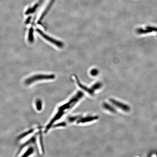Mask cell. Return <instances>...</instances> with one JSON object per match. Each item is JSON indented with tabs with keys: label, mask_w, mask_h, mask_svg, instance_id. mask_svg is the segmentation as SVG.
<instances>
[{
	"label": "cell",
	"mask_w": 157,
	"mask_h": 157,
	"mask_svg": "<svg viewBox=\"0 0 157 157\" xmlns=\"http://www.w3.org/2000/svg\"></svg>",
	"instance_id": "ac0fdd59"
},
{
	"label": "cell",
	"mask_w": 157,
	"mask_h": 157,
	"mask_svg": "<svg viewBox=\"0 0 157 157\" xmlns=\"http://www.w3.org/2000/svg\"><path fill=\"white\" fill-rule=\"evenodd\" d=\"M83 94L81 92H78L76 94L73 96L67 102L64 104L60 106L57 110V112L52 118L49 123L47 124L45 128V133L47 132L50 129L53 124L58 121L60 118L63 117L66 113L69 111L71 109L77 104V103L83 97Z\"/></svg>",
	"instance_id": "6da1fadb"
},
{
	"label": "cell",
	"mask_w": 157,
	"mask_h": 157,
	"mask_svg": "<svg viewBox=\"0 0 157 157\" xmlns=\"http://www.w3.org/2000/svg\"><path fill=\"white\" fill-rule=\"evenodd\" d=\"M97 119V117L96 116H87L83 118H79L77 121V123L78 124L92 122L96 120Z\"/></svg>",
	"instance_id": "5b68a950"
},
{
	"label": "cell",
	"mask_w": 157,
	"mask_h": 157,
	"mask_svg": "<svg viewBox=\"0 0 157 157\" xmlns=\"http://www.w3.org/2000/svg\"><path fill=\"white\" fill-rule=\"evenodd\" d=\"M103 107L105 109H107V110H109L110 112H113V113H115L116 112V110L115 109V108H114L110 105L108 104L107 103H104L103 104Z\"/></svg>",
	"instance_id": "ba28073f"
},
{
	"label": "cell",
	"mask_w": 157,
	"mask_h": 157,
	"mask_svg": "<svg viewBox=\"0 0 157 157\" xmlns=\"http://www.w3.org/2000/svg\"><path fill=\"white\" fill-rule=\"evenodd\" d=\"M34 131V129H32L29 130L28 131L26 132L23 133H22V134L20 135V136H19L18 138H19V139H20V138H24V137H25L27 136H28V135H29L31 133H32Z\"/></svg>",
	"instance_id": "8fae6325"
},
{
	"label": "cell",
	"mask_w": 157,
	"mask_h": 157,
	"mask_svg": "<svg viewBox=\"0 0 157 157\" xmlns=\"http://www.w3.org/2000/svg\"><path fill=\"white\" fill-rule=\"evenodd\" d=\"M98 71L97 69H93L90 72L91 75L93 76H96L98 74Z\"/></svg>",
	"instance_id": "5bb4252c"
},
{
	"label": "cell",
	"mask_w": 157,
	"mask_h": 157,
	"mask_svg": "<svg viewBox=\"0 0 157 157\" xmlns=\"http://www.w3.org/2000/svg\"><path fill=\"white\" fill-rule=\"evenodd\" d=\"M37 7V5L35 6L33 8L31 9H29V10H27V11L26 12V14H29V13H33L35 10L36 9V8Z\"/></svg>",
	"instance_id": "2e32d148"
},
{
	"label": "cell",
	"mask_w": 157,
	"mask_h": 157,
	"mask_svg": "<svg viewBox=\"0 0 157 157\" xmlns=\"http://www.w3.org/2000/svg\"><path fill=\"white\" fill-rule=\"evenodd\" d=\"M36 104L37 109L39 111L41 110L42 107V102L41 100L40 99L37 100H36Z\"/></svg>",
	"instance_id": "7c38bea8"
},
{
	"label": "cell",
	"mask_w": 157,
	"mask_h": 157,
	"mask_svg": "<svg viewBox=\"0 0 157 157\" xmlns=\"http://www.w3.org/2000/svg\"><path fill=\"white\" fill-rule=\"evenodd\" d=\"M36 141V136H33V137H32V138H31L29 140H28L27 142H25V143H24V144H23L22 145V146H21L20 147V148H19V152H18V153H20V151L22 150V149H23L24 147H25L26 145H28L29 144H30L31 143H33V142H35Z\"/></svg>",
	"instance_id": "52a82bcc"
},
{
	"label": "cell",
	"mask_w": 157,
	"mask_h": 157,
	"mask_svg": "<svg viewBox=\"0 0 157 157\" xmlns=\"http://www.w3.org/2000/svg\"><path fill=\"white\" fill-rule=\"evenodd\" d=\"M136 32L138 35L145 34L151 33L149 29L146 27L144 28H138L136 29Z\"/></svg>",
	"instance_id": "8992f818"
},
{
	"label": "cell",
	"mask_w": 157,
	"mask_h": 157,
	"mask_svg": "<svg viewBox=\"0 0 157 157\" xmlns=\"http://www.w3.org/2000/svg\"><path fill=\"white\" fill-rule=\"evenodd\" d=\"M34 149L33 147H30V148H28L27 151L22 156V157H27L28 156H30V155H31L33 153H34Z\"/></svg>",
	"instance_id": "30bf717a"
},
{
	"label": "cell",
	"mask_w": 157,
	"mask_h": 157,
	"mask_svg": "<svg viewBox=\"0 0 157 157\" xmlns=\"http://www.w3.org/2000/svg\"><path fill=\"white\" fill-rule=\"evenodd\" d=\"M33 33V28H31L29 30V35H28V40L31 43L33 42L34 41Z\"/></svg>",
	"instance_id": "9c48e42d"
},
{
	"label": "cell",
	"mask_w": 157,
	"mask_h": 157,
	"mask_svg": "<svg viewBox=\"0 0 157 157\" xmlns=\"http://www.w3.org/2000/svg\"><path fill=\"white\" fill-rule=\"evenodd\" d=\"M147 28L150 30L151 33L153 31L157 32V27H153V26H147Z\"/></svg>",
	"instance_id": "9a60e30c"
},
{
	"label": "cell",
	"mask_w": 157,
	"mask_h": 157,
	"mask_svg": "<svg viewBox=\"0 0 157 157\" xmlns=\"http://www.w3.org/2000/svg\"><path fill=\"white\" fill-rule=\"evenodd\" d=\"M31 20V17H29V18L27 19V20L26 21V24H28L30 22V21Z\"/></svg>",
	"instance_id": "e0dca14e"
},
{
	"label": "cell",
	"mask_w": 157,
	"mask_h": 157,
	"mask_svg": "<svg viewBox=\"0 0 157 157\" xmlns=\"http://www.w3.org/2000/svg\"><path fill=\"white\" fill-rule=\"evenodd\" d=\"M36 30L37 32L41 36L44 38L46 40H48L49 42H51V43L53 44L54 45H56V46L59 47V48H62L63 47V44L62 42H61V41H59L57 40H56L50 37V36H48L47 35L45 34L41 30L39 29H37Z\"/></svg>",
	"instance_id": "3957f363"
},
{
	"label": "cell",
	"mask_w": 157,
	"mask_h": 157,
	"mask_svg": "<svg viewBox=\"0 0 157 157\" xmlns=\"http://www.w3.org/2000/svg\"><path fill=\"white\" fill-rule=\"evenodd\" d=\"M101 84L100 83H96L92 87V90L93 92H94L96 90H98L100 89L101 87Z\"/></svg>",
	"instance_id": "4fadbf2b"
},
{
	"label": "cell",
	"mask_w": 157,
	"mask_h": 157,
	"mask_svg": "<svg viewBox=\"0 0 157 157\" xmlns=\"http://www.w3.org/2000/svg\"><path fill=\"white\" fill-rule=\"evenodd\" d=\"M109 101L112 104L114 105L115 106L119 108L125 112H129L130 110V107L127 105L122 103L120 101L115 100L113 99H109Z\"/></svg>",
	"instance_id": "277c9868"
},
{
	"label": "cell",
	"mask_w": 157,
	"mask_h": 157,
	"mask_svg": "<svg viewBox=\"0 0 157 157\" xmlns=\"http://www.w3.org/2000/svg\"><path fill=\"white\" fill-rule=\"evenodd\" d=\"M55 76L54 75L39 74L31 76L26 79L25 81V84L26 85H30L38 80H51L55 78Z\"/></svg>",
	"instance_id": "7a4b0ae2"
}]
</instances>
